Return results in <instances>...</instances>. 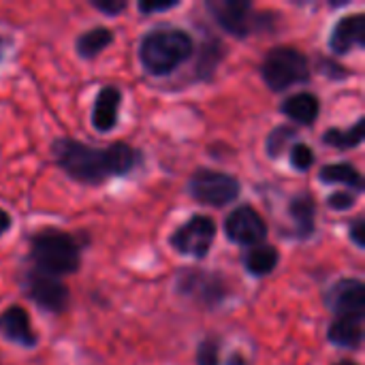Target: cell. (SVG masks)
Listing matches in <instances>:
<instances>
[{"label": "cell", "mask_w": 365, "mask_h": 365, "mask_svg": "<svg viewBox=\"0 0 365 365\" xmlns=\"http://www.w3.org/2000/svg\"><path fill=\"white\" fill-rule=\"evenodd\" d=\"M6 49H9V41H6L4 36H0V62H2L4 56H6Z\"/></svg>", "instance_id": "d6a6232c"}, {"label": "cell", "mask_w": 365, "mask_h": 365, "mask_svg": "<svg viewBox=\"0 0 365 365\" xmlns=\"http://www.w3.org/2000/svg\"><path fill=\"white\" fill-rule=\"evenodd\" d=\"M319 180L323 184H342L346 188H351L355 195L364 192L365 182L364 175L357 171L355 165L351 163H336V165H325L319 173Z\"/></svg>", "instance_id": "d6986e66"}, {"label": "cell", "mask_w": 365, "mask_h": 365, "mask_svg": "<svg viewBox=\"0 0 365 365\" xmlns=\"http://www.w3.org/2000/svg\"><path fill=\"white\" fill-rule=\"evenodd\" d=\"M188 192L201 205L225 207L240 197L242 186L240 180L229 173L216 169H197L188 180Z\"/></svg>", "instance_id": "5b68a950"}, {"label": "cell", "mask_w": 365, "mask_h": 365, "mask_svg": "<svg viewBox=\"0 0 365 365\" xmlns=\"http://www.w3.org/2000/svg\"><path fill=\"white\" fill-rule=\"evenodd\" d=\"M280 109L295 124L310 126V124L317 122V118L321 113V101L312 92H297V94L284 98V103H282Z\"/></svg>", "instance_id": "e0dca14e"}, {"label": "cell", "mask_w": 365, "mask_h": 365, "mask_svg": "<svg viewBox=\"0 0 365 365\" xmlns=\"http://www.w3.org/2000/svg\"><path fill=\"white\" fill-rule=\"evenodd\" d=\"M197 365H220V344L216 338H205L199 346H197V355H195Z\"/></svg>", "instance_id": "cb8c5ba5"}, {"label": "cell", "mask_w": 365, "mask_h": 365, "mask_svg": "<svg viewBox=\"0 0 365 365\" xmlns=\"http://www.w3.org/2000/svg\"><path fill=\"white\" fill-rule=\"evenodd\" d=\"M227 365H248V361H246V357L242 353H233Z\"/></svg>", "instance_id": "1f68e13d"}, {"label": "cell", "mask_w": 365, "mask_h": 365, "mask_svg": "<svg viewBox=\"0 0 365 365\" xmlns=\"http://www.w3.org/2000/svg\"><path fill=\"white\" fill-rule=\"evenodd\" d=\"M364 319L365 317H336L327 329V340L342 349L357 351L364 342Z\"/></svg>", "instance_id": "9a60e30c"}, {"label": "cell", "mask_w": 365, "mask_h": 365, "mask_svg": "<svg viewBox=\"0 0 365 365\" xmlns=\"http://www.w3.org/2000/svg\"><path fill=\"white\" fill-rule=\"evenodd\" d=\"M365 47V13H353L342 17L329 36V49L336 56H346L353 49Z\"/></svg>", "instance_id": "7c38bea8"}, {"label": "cell", "mask_w": 365, "mask_h": 365, "mask_svg": "<svg viewBox=\"0 0 365 365\" xmlns=\"http://www.w3.org/2000/svg\"><path fill=\"white\" fill-rule=\"evenodd\" d=\"M0 331L9 342H13L17 346L34 349L38 342V338L32 329L30 314L21 306H11L0 314Z\"/></svg>", "instance_id": "4fadbf2b"}, {"label": "cell", "mask_w": 365, "mask_h": 365, "mask_svg": "<svg viewBox=\"0 0 365 365\" xmlns=\"http://www.w3.org/2000/svg\"><path fill=\"white\" fill-rule=\"evenodd\" d=\"M30 259L34 269L62 278L77 274L81 267V248L77 240L58 229H41L30 240Z\"/></svg>", "instance_id": "3957f363"}, {"label": "cell", "mask_w": 365, "mask_h": 365, "mask_svg": "<svg viewBox=\"0 0 365 365\" xmlns=\"http://www.w3.org/2000/svg\"><path fill=\"white\" fill-rule=\"evenodd\" d=\"M225 233L233 244L259 246L267 240V222L252 205L235 207L225 220Z\"/></svg>", "instance_id": "30bf717a"}, {"label": "cell", "mask_w": 365, "mask_h": 365, "mask_svg": "<svg viewBox=\"0 0 365 365\" xmlns=\"http://www.w3.org/2000/svg\"><path fill=\"white\" fill-rule=\"evenodd\" d=\"M216 240V220L205 214L190 216L180 229L171 233V248L184 257L205 259Z\"/></svg>", "instance_id": "ba28073f"}, {"label": "cell", "mask_w": 365, "mask_h": 365, "mask_svg": "<svg viewBox=\"0 0 365 365\" xmlns=\"http://www.w3.org/2000/svg\"><path fill=\"white\" fill-rule=\"evenodd\" d=\"M364 128L365 118H359L351 128H327L323 133V143L338 148V150H353V148L361 145L365 137Z\"/></svg>", "instance_id": "44dd1931"}, {"label": "cell", "mask_w": 365, "mask_h": 365, "mask_svg": "<svg viewBox=\"0 0 365 365\" xmlns=\"http://www.w3.org/2000/svg\"><path fill=\"white\" fill-rule=\"evenodd\" d=\"M325 304L336 317H365V284L359 278H340L327 289Z\"/></svg>", "instance_id": "8fae6325"}, {"label": "cell", "mask_w": 365, "mask_h": 365, "mask_svg": "<svg viewBox=\"0 0 365 365\" xmlns=\"http://www.w3.org/2000/svg\"><path fill=\"white\" fill-rule=\"evenodd\" d=\"M195 53V41L186 30L158 28L148 32L139 43V62L152 77L175 73Z\"/></svg>", "instance_id": "7a4b0ae2"}, {"label": "cell", "mask_w": 365, "mask_h": 365, "mask_svg": "<svg viewBox=\"0 0 365 365\" xmlns=\"http://www.w3.org/2000/svg\"><path fill=\"white\" fill-rule=\"evenodd\" d=\"M56 165L75 182L98 186L105 180L133 173L141 165V152L124 141L105 148L88 145L77 139L60 137L51 143Z\"/></svg>", "instance_id": "6da1fadb"}, {"label": "cell", "mask_w": 365, "mask_h": 365, "mask_svg": "<svg viewBox=\"0 0 365 365\" xmlns=\"http://www.w3.org/2000/svg\"><path fill=\"white\" fill-rule=\"evenodd\" d=\"M207 11L212 13L214 21L235 38L250 36L257 28H263L265 21L248 0H210Z\"/></svg>", "instance_id": "8992f818"}, {"label": "cell", "mask_w": 365, "mask_h": 365, "mask_svg": "<svg viewBox=\"0 0 365 365\" xmlns=\"http://www.w3.org/2000/svg\"><path fill=\"white\" fill-rule=\"evenodd\" d=\"M334 365H357L355 361H351V359H342V361H338V364Z\"/></svg>", "instance_id": "836d02e7"}, {"label": "cell", "mask_w": 365, "mask_h": 365, "mask_svg": "<svg viewBox=\"0 0 365 365\" xmlns=\"http://www.w3.org/2000/svg\"><path fill=\"white\" fill-rule=\"evenodd\" d=\"M180 4V0H167V2H150V0H141L139 2V11L143 15H152V13H163L169 9H175Z\"/></svg>", "instance_id": "83f0119b"}, {"label": "cell", "mask_w": 365, "mask_h": 365, "mask_svg": "<svg viewBox=\"0 0 365 365\" xmlns=\"http://www.w3.org/2000/svg\"><path fill=\"white\" fill-rule=\"evenodd\" d=\"M11 229V216L0 207V235H4Z\"/></svg>", "instance_id": "4dcf8cb0"}, {"label": "cell", "mask_w": 365, "mask_h": 365, "mask_svg": "<svg viewBox=\"0 0 365 365\" xmlns=\"http://www.w3.org/2000/svg\"><path fill=\"white\" fill-rule=\"evenodd\" d=\"M293 137H295V128H291V126H278V128H274L269 133L267 141H265V150H267L269 158H278L284 152L287 143L293 141Z\"/></svg>", "instance_id": "603a6c76"}, {"label": "cell", "mask_w": 365, "mask_h": 365, "mask_svg": "<svg viewBox=\"0 0 365 365\" xmlns=\"http://www.w3.org/2000/svg\"><path fill=\"white\" fill-rule=\"evenodd\" d=\"M289 216L295 225V235L308 240L317 231V199L310 192H299L289 203Z\"/></svg>", "instance_id": "2e32d148"}, {"label": "cell", "mask_w": 365, "mask_h": 365, "mask_svg": "<svg viewBox=\"0 0 365 365\" xmlns=\"http://www.w3.org/2000/svg\"><path fill=\"white\" fill-rule=\"evenodd\" d=\"M312 75L308 56L291 45H280L267 51L261 62V77L272 92L289 90L291 86L306 83Z\"/></svg>", "instance_id": "277c9868"}, {"label": "cell", "mask_w": 365, "mask_h": 365, "mask_svg": "<svg viewBox=\"0 0 365 365\" xmlns=\"http://www.w3.org/2000/svg\"><path fill=\"white\" fill-rule=\"evenodd\" d=\"M120 105H122V92L115 86L101 88L92 107V126L98 133H111L118 124Z\"/></svg>", "instance_id": "5bb4252c"}, {"label": "cell", "mask_w": 365, "mask_h": 365, "mask_svg": "<svg viewBox=\"0 0 365 365\" xmlns=\"http://www.w3.org/2000/svg\"><path fill=\"white\" fill-rule=\"evenodd\" d=\"M321 64H323V73L327 75V77H331V79H342V77H346L349 73L340 66V64H336V62H327V60H321Z\"/></svg>", "instance_id": "f546056e"}, {"label": "cell", "mask_w": 365, "mask_h": 365, "mask_svg": "<svg viewBox=\"0 0 365 365\" xmlns=\"http://www.w3.org/2000/svg\"><path fill=\"white\" fill-rule=\"evenodd\" d=\"M355 203H357V195L351 192V190H338V192H331L327 197V207L329 210H336V212H346Z\"/></svg>", "instance_id": "484cf974"}, {"label": "cell", "mask_w": 365, "mask_h": 365, "mask_svg": "<svg viewBox=\"0 0 365 365\" xmlns=\"http://www.w3.org/2000/svg\"><path fill=\"white\" fill-rule=\"evenodd\" d=\"M351 240L357 248H365V220L364 218H355L351 225Z\"/></svg>", "instance_id": "f1b7e54d"}, {"label": "cell", "mask_w": 365, "mask_h": 365, "mask_svg": "<svg viewBox=\"0 0 365 365\" xmlns=\"http://www.w3.org/2000/svg\"><path fill=\"white\" fill-rule=\"evenodd\" d=\"M278 261H280V252L272 244H259L244 252V267L248 269V274L257 278L272 274L278 267Z\"/></svg>", "instance_id": "ac0fdd59"}, {"label": "cell", "mask_w": 365, "mask_h": 365, "mask_svg": "<svg viewBox=\"0 0 365 365\" xmlns=\"http://www.w3.org/2000/svg\"><path fill=\"white\" fill-rule=\"evenodd\" d=\"M92 6L109 17H115L126 9V0H92Z\"/></svg>", "instance_id": "4316f807"}, {"label": "cell", "mask_w": 365, "mask_h": 365, "mask_svg": "<svg viewBox=\"0 0 365 365\" xmlns=\"http://www.w3.org/2000/svg\"><path fill=\"white\" fill-rule=\"evenodd\" d=\"M222 58H225V45L218 38H205L197 58V77L203 81L212 79Z\"/></svg>", "instance_id": "7402d4cb"}, {"label": "cell", "mask_w": 365, "mask_h": 365, "mask_svg": "<svg viewBox=\"0 0 365 365\" xmlns=\"http://www.w3.org/2000/svg\"><path fill=\"white\" fill-rule=\"evenodd\" d=\"M291 165L297 171H308L314 165V152L306 143H293L291 145Z\"/></svg>", "instance_id": "d4e9b609"}, {"label": "cell", "mask_w": 365, "mask_h": 365, "mask_svg": "<svg viewBox=\"0 0 365 365\" xmlns=\"http://www.w3.org/2000/svg\"><path fill=\"white\" fill-rule=\"evenodd\" d=\"M175 289L182 297L205 308L218 306L229 295L227 280L216 272L203 269H182L175 278Z\"/></svg>", "instance_id": "52a82bcc"}, {"label": "cell", "mask_w": 365, "mask_h": 365, "mask_svg": "<svg viewBox=\"0 0 365 365\" xmlns=\"http://www.w3.org/2000/svg\"><path fill=\"white\" fill-rule=\"evenodd\" d=\"M24 293L30 302H34L38 308L47 312H64L68 306V289L66 284L49 274H43L38 269H30L24 280Z\"/></svg>", "instance_id": "9c48e42d"}, {"label": "cell", "mask_w": 365, "mask_h": 365, "mask_svg": "<svg viewBox=\"0 0 365 365\" xmlns=\"http://www.w3.org/2000/svg\"><path fill=\"white\" fill-rule=\"evenodd\" d=\"M113 43V32L109 28L96 26L92 30H86L77 36L75 41V51L83 58V60H92L96 58L105 47H109Z\"/></svg>", "instance_id": "ffe728a7"}]
</instances>
